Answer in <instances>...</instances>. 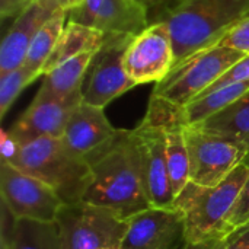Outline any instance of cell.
Instances as JSON below:
<instances>
[{"mask_svg":"<svg viewBox=\"0 0 249 249\" xmlns=\"http://www.w3.org/2000/svg\"><path fill=\"white\" fill-rule=\"evenodd\" d=\"M247 16L249 0H184L163 20L172 36L175 64L216 44Z\"/></svg>","mask_w":249,"mask_h":249,"instance_id":"3","label":"cell"},{"mask_svg":"<svg viewBox=\"0 0 249 249\" xmlns=\"http://www.w3.org/2000/svg\"><path fill=\"white\" fill-rule=\"evenodd\" d=\"M60 1H61L63 7H64L66 12H67V10H70V9H73V7H76V6H79L83 0H60Z\"/></svg>","mask_w":249,"mask_h":249,"instance_id":"32","label":"cell"},{"mask_svg":"<svg viewBox=\"0 0 249 249\" xmlns=\"http://www.w3.org/2000/svg\"><path fill=\"white\" fill-rule=\"evenodd\" d=\"M96 53L89 51L60 64L44 76L41 89L61 99L82 98V85Z\"/></svg>","mask_w":249,"mask_h":249,"instance_id":"19","label":"cell"},{"mask_svg":"<svg viewBox=\"0 0 249 249\" xmlns=\"http://www.w3.org/2000/svg\"><path fill=\"white\" fill-rule=\"evenodd\" d=\"M66 23H67L66 9L57 10L42 25V28L38 31L34 41L31 42V47L28 50L23 67L28 69L32 74H35L36 79L39 76H42V67H44L45 61L48 60V57L51 55Z\"/></svg>","mask_w":249,"mask_h":249,"instance_id":"22","label":"cell"},{"mask_svg":"<svg viewBox=\"0 0 249 249\" xmlns=\"http://www.w3.org/2000/svg\"><path fill=\"white\" fill-rule=\"evenodd\" d=\"M32 0H0L1 18H16Z\"/></svg>","mask_w":249,"mask_h":249,"instance_id":"30","label":"cell"},{"mask_svg":"<svg viewBox=\"0 0 249 249\" xmlns=\"http://www.w3.org/2000/svg\"><path fill=\"white\" fill-rule=\"evenodd\" d=\"M60 9V0H32L12 23L0 47V74L23 66L31 42L42 25Z\"/></svg>","mask_w":249,"mask_h":249,"instance_id":"15","label":"cell"},{"mask_svg":"<svg viewBox=\"0 0 249 249\" xmlns=\"http://www.w3.org/2000/svg\"><path fill=\"white\" fill-rule=\"evenodd\" d=\"M36 79L28 69L20 66L16 70L0 74V117L3 118L20 92Z\"/></svg>","mask_w":249,"mask_h":249,"instance_id":"23","label":"cell"},{"mask_svg":"<svg viewBox=\"0 0 249 249\" xmlns=\"http://www.w3.org/2000/svg\"><path fill=\"white\" fill-rule=\"evenodd\" d=\"M0 196L13 217L44 223H54L64 204L50 185L9 163L0 165Z\"/></svg>","mask_w":249,"mask_h":249,"instance_id":"10","label":"cell"},{"mask_svg":"<svg viewBox=\"0 0 249 249\" xmlns=\"http://www.w3.org/2000/svg\"><path fill=\"white\" fill-rule=\"evenodd\" d=\"M226 247H228V238H217L198 244H187L184 249H226Z\"/></svg>","mask_w":249,"mask_h":249,"instance_id":"31","label":"cell"},{"mask_svg":"<svg viewBox=\"0 0 249 249\" xmlns=\"http://www.w3.org/2000/svg\"><path fill=\"white\" fill-rule=\"evenodd\" d=\"M226 249H249V223L228 236Z\"/></svg>","mask_w":249,"mask_h":249,"instance_id":"29","label":"cell"},{"mask_svg":"<svg viewBox=\"0 0 249 249\" xmlns=\"http://www.w3.org/2000/svg\"><path fill=\"white\" fill-rule=\"evenodd\" d=\"M130 143L152 206L174 207L175 196L168 171L165 124L146 115L140 125L130 130Z\"/></svg>","mask_w":249,"mask_h":249,"instance_id":"8","label":"cell"},{"mask_svg":"<svg viewBox=\"0 0 249 249\" xmlns=\"http://www.w3.org/2000/svg\"><path fill=\"white\" fill-rule=\"evenodd\" d=\"M80 102L82 98L61 99L39 88L31 105L10 128V134L20 146L41 137L61 139L71 111Z\"/></svg>","mask_w":249,"mask_h":249,"instance_id":"14","label":"cell"},{"mask_svg":"<svg viewBox=\"0 0 249 249\" xmlns=\"http://www.w3.org/2000/svg\"><path fill=\"white\" fill-rule=\"evenodd\" d=\"M239 82H249V54H247L244 58H241L236 64H233L213 86H210L201 95L209 93V92H212L214 89H219L222 86H226V85H231V83H239Z\"/></svg>","mask_w":249,"mask_h":249,"instance_id":"26","label":"cell"},{"mask_svg":"<svg viewBox=\"0 0 249 249\" xmlns=\"http://www.w3.org/2000/svg\"><path fill=\"white\" fill-rule=\"evenodd\" d=\"M216 44L249 54V16L231 28Z\"/></svg>","mask_w":249,"mask_h":249,"instance_id":"25","label":"cell"},{"mask_svg":"<svg viewBox=\"0 0 249 249\" xmlns=\"http://www.w3.org/2000/svg\"><path fill=\"white\" fill-rule=\"evenodd\" d=\"M185 217L175 207H150L128 219V231L120 249H184Z\"/></svg>","mask_w":249,"mask_h":249,"instance_id":"13","label":"cell"},{"mask_svg":"<svg viewBox=\"0 0 249 249\" xmlns=\"http://www.w3.org/2000/svg\"><path fill=\"white\" fill-rule=\"evenodd\" d=\"M245 55L219 44L206 47L175 64L171 73L156 83L152 95L177 107H185L213 86Z\"/></svg>","mask_w":249,"mask_h":249,"instance_id":"5","label":"cell"},{"mask_svg":"<svg viewBox=\"0 0 249 249\" xmlns=\"http://www.w3.org/2000/svg\"><path fill=\"white\" fill-rule=\"evenodd\" d=\"M184 137L190 156L191 181L204 187L220 184L249 153V147L244 143L196 125H185Z\"/></svg>","mask_w":249,"mask_h":249,"instance_id":"7","label":"cell"},{"mask_svg":"<svg viewBox=\"0 0 249 249\" xmlns=\"http://www.w3.org/2000/svg\"><path fill=\"white\" fill-rule=\"evenodd\" d=\"M133 38L131 35H108L85 76L82 85V101L85 104L105 108L115 98L137 86L124 67V54Z\"/></svg>","mask_w":249,"mask_h":249,"instance_id":"9","label":"cell"},{"mask_svg":"<svg viewBox=\"0 0 249 249\" xmlns=\"http://www.w3.org/2000/svg\"><path fill=\"white\" fill-rule=\"evenodd\" d=\"M67 20L95 28L105 35L137 36L149 25V13L140 0H83L67 10Z\"/></svg>","mask_w":249,"mask_h":249,"instance_id":"12","label":"cell"},{"mask_svg":"<svg viewBox=\"0 0 249 249\" xmlns=\"http://www.w3.org/2000/svg\"><path fill=\"white\" fill-rule=\"evenodd\" d=\"M86 160L92 181L83 201L111 209L124 219L153 207L130 143V130H118Z\"/></svg>","mask_w":249,"mask_h":249,"instance_id":"1","label":"cell"},{"mask_svg":"<svg viewBox=\"0 0 249 249\" xmlns=\"http://www.w3.org/2000/svg\"><path fill=\"white\" fill-rule=\"evenodd\" d=\"M55 223L61 249H120L128 231V219L88 201L63 204Z\"/></svg>","mask_w":249,"mask_h":249,"instance_id":"6","label":"cell"},{"mask_svg":"<svg viewBox=\"0 0 249 249\" xmlns=\"http://www.w3.org/2000/svg\"><path fill=\"white\" fill-rule=\"evenodd\" d=\"M13 166L50 185L64 204L83 201L92 181L88 160L70 152L61 139L41 137L20 146Z\"/></svg>","mask_w":249,"mask_h":249,"instance_id":"4","label":"cell"},{"mask_svg":"<svg viewBox=\"0 0 249 249\" xmlns=\"http://www.w3.org/2000/svg\"><path fill=\"white\" fill-rule=\"evenodd\" d=\"M1 249H61L57 223L16 219L1 203Z\"/></svg>","mask_w":249,"mask_h":249,"instance_id":"17","label":"cell"},{"mask_svg":"<svg viewBox=\"0 0 249 249\" xmlns=\"http://www.w3.org/2000/svg\"><path fill=\"white\" fill-rule=\"evenodd\" d=\"M149 13L150 23L163 22L177 7L182 4L184 0H140Z\"/></svg>","mask_w":249,"mask_h":249,"instance_id":"27","label":"cell"},{"mask_svg":"<svg viewBox=\"0 0 249 249\" xmlns=\"http://www.w3.org/2000/svg\"><path fill=\"white\" fill-rule=\"evenodd\" d=\"M244 162L248 163L249 166V153L244 159ZM228 223H229V228L232 232H235L236 229L249 223V175L242 185V190H241V193L236 198V203L231 212Z\"/></svg>","mask_w":249,"mask_h":249,"instance_id":"24","label":"cell"},{"mask_svg":"<svg viewBox=\"0 0 249 249\" xmlns=\"http://www.w3.org/2000/svg\"><path fill=\"white\" fill-rule=\"evenodd\" d=\"M117 133L118 128L108 121L104 108L80 102L69 117L61 142L70 152L86 159Z\"/></svg>","mask_w":249,"mask_h":249,"instance_id":"16","label":"cell"},{"mask_svg":"<svg viewBox=\"0 0 249 249\" xmlns=\"http://www.w3.org/2000/svg\"><path fill=\"white\" fill-rule=\"evenodd\" d=\"M249 175L248 163L242 162L235 171L214 187L188 182L175 197L174 207L185 217L187 244H198L217 238H228L229 216Z\"/></svg>","mask_w":249,"mask_h":249,"instance_id":"2","label":"cell"},{"mask_svg":"<svg viewBox=\"0 0 249 249\" xmlns=\"http://www.w3.org/2000/svg\"><path fill=\"white\" fill-rule=\"evenodd\" d=\"M0 155L1 163L15 165L20 155V144L18 140L10 134V131L1 130L0 131Z\"/></svg>","mask_w":249,"mask_h":249,"instance_id":"28","label":"cell"},{"mask_svg":"<svg viewBox=\"0 0 249 249\" xmlns=\"http://www.w3.org/2000/svg\"><path fill=\"white\" fill-rule=\"evenodd\" d=\"M175 66L172 36L166 22L150 23L134 36L124 54V67L136 85L159 83Z\"/></svg>","mask_w":249,"mask_h":249,"instance_id":"11","label":"cell"},{"mask_svg":"<svg viewBox=\"0 0 249 249\" xmlns=\"http://www.w3.org/2000/svg\"><path fill=\"white\" fill-rule=\"evenodd\" d=\"M249 90V82H239L222 86L209 93L200 95L190 104L181 108V117L185 125L200 124L210 117L219 114L235 101H238L244 93Z\"/></svg>","mask_w":249,"mask_h":249,"instance_id":"20","label":"cell"},{"mask_svg":"<svg viewBox=\"0 0 249 249\" xmlns=\"http://www.w3.org/2000/svg\"><path fill=\"white\" fill-rule=\"evenodd\" d=\"M107 39L108 35L95 28L67 20L51 55L42 67V76L80 54L89 51H99L107 42Z\"/></svg>","mask_w":249,"mask_h":249,"instance_id":"18","label":"cell"},{"mask_svg":"<svg viewBox=\"0 0 249 249\" xmlns=\"http://www.w3.org/2000/svg\"><path fill=\"white\" fill-rule=\"evenodd\" d=\"M196 127L233 139L249 147V90L232 105L209 120L196 124Z\"/></svg>","mask_w":249,"mask_h":249,"instance_id":"21","label":"cell"}]
</instances>
